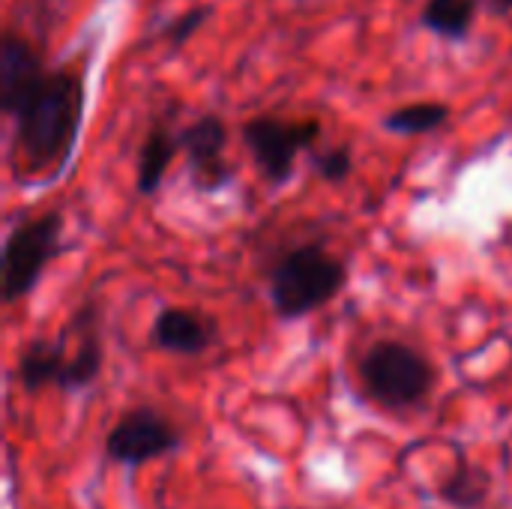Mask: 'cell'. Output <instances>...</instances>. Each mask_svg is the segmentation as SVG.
Returning a JSON list of instances; mask_svg holds the SVG:
<instances>
[{"instance_id": "7c38bea8", "label": "cell", "mask_w": 512, "mask_h": 509, "mask_svg": "<svg viewBox=\"0 0 512 509\" xmlns=\"http://www.w3.org/2000/svg\"><path fill=\"white\" fill-rule=\"evenodd\" d=\"M477 9L480 0H426L420 24L441 39H462L474 24Z\"/></svg>"}, {"instance_id": "8992f818", "label": "cell", "mask_w": 512, "mask_h": 509, "mask_svg": "<svg viewBox=\"0 0 512 509\" xmlns=\"http://www.w3.org/2000/svg\"><path fill=\"white\" fill-rule=\"evenodd\" d=\"M180 441L183 438L177 426L165 414L153 408H135L114 423V429L105 438V453L126 468H138L159 456L174 453Z\"/></svg>"}, {"instance_id": "9a60e30c", "label": "cell", "mask_w": 512, "mask_h": 509, "mask_svg": "<svg viewBox=\"0 0 512 509\" xmlns=\"http://www.w3.org/2000/svg\"><path fill=\"white\" fill-rule=\"evenodd\" d=\"M210 15H213L210 6H192V9H186L183 15H177V18L165 27L168 45H171V48H183V45L198 33V27H201Z\"/></svg>"}, {"instance_id": "3957f363", "label": "cell", "mask_w": 512, "mask_h": 509, "mask_svg": "<svg viewBox=\"0 0 512 509\" xmlns=\"http://www.w3.org/2000/svg\"><path fill=\"white\" fill-rule=\"evenodd\" d=\"M366 393L384 408L417 405L435 384L432 363L405 342H375L360 360Z\"/></svg>"}, {"instance_id": "7a4b0ae2", "label": "cell", "mask_w": 512, "mask_h": 509, "mask_svg": "<svg viewBox=\"0 0 512 509\" xmlns=\"http://www.w3.org/2000/svg\"><path fill=\"white\" fill-rule=\"evenodd\" d=\"M348 267L321 243H303L288 249L270 270V303L279 318L297 321L342 294Z\"/></svg>"}, {"instance_id": "5bb4252c", "label": "cell", "mask_w": 512, "mask_h": 509, "mask_svg": "<svg viewBox=\"0 0 512 509\" xmlns=\"http://www.w3.org/2000/svg\"><path fill=\"white\" fill-rule=\"evenodd\" d=\"M486 495H489V474L471 468L465 459H459V468L441 486V498L459 509H477L486 501Z\"/></svg>"}, {"instance_id": "e0dca14e", "label": "cell", "mask_w": 512, "mask_h": 509, "mask_svg": "<svg viewBox=\"0 0 512 509\" xmlns=\"http://www.w3.org/2000/svg\"><path fill=\"white\" fill-rule=\"evenodd\" d=\"M492 3H495L498 12H510L512 9V0H492Z\"/></svg>"}, {"instance_id": "9c48e42d", "label": "cell", "mask_w": 512, "mask_h": 509, "mask_svg": "<svg viewBox=\"0 0 512 509\" xmlns=\"http://www.w3.org/2000/svg\"><path fill=\"white\" fill-rule=\"evenodd\" d=\"M153 342L168 354L195 357V354H204L216 342V324L210 318H204L201 312L171 306L156 315Z\"/></svg>"}, {"instance_id": "2e32d148", "label": "cell", "mask_w": 512, "mask_h": 509, "mask_svg": "<svg viewBox=\"0 0 512 509\" xmlns=\"http://www.w3.org/2000/svg\"><path fill=\"white\" fill-rule=\"evenodd\" d=\"M312 162H315V171L330 183H342L354 171V156L348 147H330V150L318 153Z\"/></svg>"}, {"instance_id": "5b68a950", "label": "cell", "mask_w": 512, "mask_h": 509, "mask_svg": "<svg viewBox=\"0 0 512 509\" xmlns=\"http://www.w3.org/2000/svg\"><path fill=\"white\" fill-rule=\"evenodd\" d=\"M243 144L255 159L258 174L273 183L282 186L294 177L297 159L306 150H315L318 138H321V120L309 117V120H285V117H252L243 126Z\"/></svg>"}, {"instance_id": "6da1fadb", "label": "cell", "mask_w": 512, "mask_h": 509, "mask_svg": "<svg viewBox=\"0 0 512 509\" xmlns=\"http://www.w3.org/2000/svg\"><path fill=\"white\" fill-rule=\"evenodd\" d=\"M0 111L12 120V147L21 165L27 171H45L69 159L84 111V84L69 69H45Z\"/></svg>"}, {"instance_id": "277c9868", "label": "cell", "mask_w": 512, "mask_h": 509, "mask_svg": "<svg viewBox=\"0 0 512 509\" xmlns=\"http://www.w3.org/2000/svg\"><path fill=\"white\" fill-rule=\"evenodd\" d=\"M63 237V216L48 210L36 219H21L3 243V303L27 297L57 258Z\"/></svg>"}, {"instance_id": "ba28073f", "label": "cell", "mask_w": 512, "mask_h": 509, "mask_svg": "<svg viewBox=\"0 0 512 509\" xmlns=\"http://www.w3.org/2000/svg\"><path fill=\"white\" fill-rule=\"evenodd\" d=\"M66 330L75 339V345H72V351L66 348V366H63V375H60V384L57 387L63 393H78V390H87L99 378L102 360H105L102 330H99V306L96 303L78 306L72 312Z\"/></svg>"}, {"instance_id": "8fae6325", "label": "cell", "mask_w": 512, "mask_h": 509, "mask_svg": "<svg viewBox=\"0 0 512 509\" xmlns=\"http://www.w3.org/2000/svg\"><path fill=\"white\" fill-rule=\"evenodd\" d=\"M177 153H183L180 150V135L171 126L156 123L144 135L141 150H138V168H135V189H138V195H153L162 186L165 171H168V165L174 162Z\"/></svg>"}, {"instance_id": "4fadbf2b", "label": "cell", "mask_w": 512, "mask_h": 509, "mask_svg": "<svg viewBox=\"0 0 512 509\" xmlns=\"http://www.w3.org/2000/svg\"><path fill=\"white\" fill-rule=\"evenodd\" d=\"M450 120V105L444 102H411L384 117V129L393 135H426Z\"/></svg>"}, {"instance_id": "52a82bcc", "label": "cell", "mask_w": 512, "mask_h": 509, "mask_svg": "<svg viewBox=\"0 0 512 509\" xmlns=\"http://www.w3.org/2000/svg\"><path fill=\"white\" fill-rule=\"evenodd\" d=\"M180 150L189 162V177L198 192H219L234 180V165L228 162V126L216 114H201L180 132Z\"/></svg>"}, {"instance_id": "30bf717a", "label": "cell", "mask_w": 512, "mask_h": 509, "mask_svg": "<svg viewBox=\"0 0 512 509\" xmlns=\"http://www.w3.org/2000/svg\"><path fill=\"white\" fill-rule=\"evenodd\" d=\"M66 366V339H33L18 354V384L27 393H39L48 384H60Z\"/></svg>"}]
</instances>
